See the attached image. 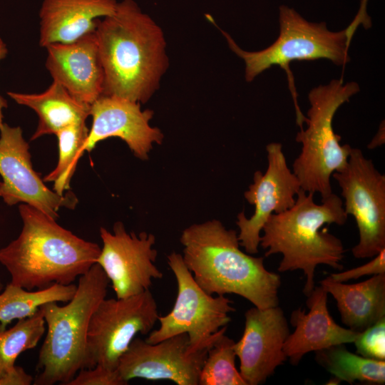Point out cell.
Here are the masks:
<instances>
[{"mask_svg":"<svg viewBox=\"0 0 385 385\" xmlns=\"http://www.w3.org/2000/svg\"><path fill=\"white\" fill-rule=\"evenodd\" d=\"M104 71L105 96L147 102L168 67L160 27L133 0L118 2L95 31Z\"/></svg>","mask_w":385,"mask_h":385,"instance_id":"6da1fadb","label":"cell"},{"mask_svg":"<svg viewBox=\"0 0 385 385\" xmlns=\"http://www.w3.org/2000/svg\"><path fill=\"white\" fill-rule=\"evenodd\" d=\"M180 242L185 265L207 293L235 294L260 309L278 306L280 276L266 269L263 257L240 249L235 230L213 220L185 229Z\"/></svg>","mask_w":385,"mask_h":385,"instance_id":"7a4b0ae2","label":"cell"},{"mask_svg":"<svg viewBox=\"0 0 385 385\" xmlns=\"http://www.w3.org/2000/svg\"><path fill=\"white\" fill-rule=\"evenodd\" d=\"M19 237L0 249V263L13 284L28 290L58 283L68 285L96 263L97 243L78 237L39 210L21 203Z\"/></svg>","mask_w":385,"mask_h":385,"instance_id":"3957f363","label":"cell"},{"mask_svg":"<svg viewBox=\"0 0 385 385\" xmlns=\"http://www.w3.org/2000/svg\"><path fill=\"white\" fill-rule=\"evenodd\" d=\"M314 193L300 189L294 204L280 213H273L267 219L260 236V245L265 256L280 253L282 259L277 268L279 272L300 270L306 282L303 289L307 297L314 288L315 269L326 265L342 270L345 250L340 239L322 227L324 225H343L348 217L342 200L332 193L314 200Z\"/></svg>","mask_w":385,"mask_h":385,"instance_id":"277c9868","label":"cell"},{"mask_svg":"<svg viewBox=\"0 0 385 385\" xmlns=\"http://www.w3.org/2000/svg\"><path fill=\"white\" fill-rule=\"evenodd\" d=\"M110 281L94 264L78 277L73 298L66 305L48 302L40 309L47 326L38 357L34 385H66L87 367L86 339L92 314L106 297Z\"/></svg>","mask_w":385,"mask_h":385,"instance_id":"5b68a950","label":"cell"},{"mask_svg":"<svg viewBox=\"0 0 385 385\" xmlns=\"http://www.w3.org/2000/svg\"><path fill=\"white\" fill-rule=\"evenodd\" d=\"M359 91L356 82L344 83L342 79H334L312 88L308 94L307 127L297 133L296 142L302 144V148L292 171L301 189L318 192L322 199L333 192L331 176L346 166L352 148L349 144H340L341 137L332 125L334 114Z\"/></svg>","mask_w":385,"mask_h":385,"instance_id":"8992f818","label":"cell"},{"mask_svg":"<svg viewBox=\"0 0 385 385\" xmlns=\"http://www.w3.org/2000/svg\"><path fill=\"white\" fill-rule=\"evenodd\" d=\"M279 11V36L263 50L244 51L229 34L222 31L231 50L243 59L247 82L272 66L278 65L289 71V63L294 61L325 58L339 66L350 61L348 48L354 32L350 25L344 30L332 31L324 22H309L287 6H281Z\"/></svg>","mask_w":385,"mask_h":385,"instance_id":"52a82bcc","label":"cell"},{"mask_svg":"<svg viewBox=\"0 0 385 385\" xmlns=\"http://www.w3.org/2000/svg\"><path fill=\"white\" fill-rule=\"evenodd\" d=\"M168 265L178 285L176 299L171 311L158 317V329L152 330L145 341L155 344L180 334H187L192 350L209 348L218 336L226 332L235 309L225 295L214 297L195 282L184 263L183 256L172 252Z\"/></svg>","mask_w":385,"mask_h":385,"instance_id":"ba28073f","label":"cell"},{"mask_svg":"<svg viewBox=\"0 0 385 385\" xmlns=\"http://www.w3.org/2000/svg\"><path fill=\"white\" fill-rule=\"evenodd\" d=\"M158 317L150 289L125 298L103 299L89 322L86 368L101 365L115 371L133 339L138 334H149Z\"/></svg>","mask_w":385,"mask_h":385,"instance_id":"9c48e42d","label":"cell"},{"mask_svg":"<svg viewBox=\"0 0 385 385\" xmlns=\"http://www.w3.org/2000/svg\"><path fill=\"white\" fill-rule=\"evenodd\" d=\"M342 190L344 211L354 217L359 242L356 258H372L385 248V175L359 148H351L346 166L332 175Z\"/></svg>","mask_w":385,"mask_h":385,"instance_id":"30bf717a","label":"cell"},{"mask_svg":"<svg viewBox=\"0 0 385 385\" xmlns=\"http://www.w3.org/2000/svg\"><path fill=\"white\" fill-rule=\"evenodd\" d=\"M29 144L20 127L3 123L0 128V197L8 205L24 203L56 220L61 207L73 210L78 199L72 192L50 190L32 167Z\"/></svg>","mask_w":385,"mask_h":385,"instance_id":"8fae6325","label":"cell"},{"mask_svg":"<svg viewBox=\"0 0 385 385\" xmlns=\"http://www.w3.org/2000/svg\"><path fill=\"white\" fill-rule=\"evenodd\" d=\"M103 242L96 263L111 284L116 298H125L150 289L153 279H161L163 272L155 262V236L145 232L128 233L121 222H117L111 233L100 228Z\"/></svg>","mask_w":385,"mask_h":385,"instance_id":"7c38bea8","label":"cell"},{"mask_svg":"<svg viewBox=\"0 0 385 385\" xmlns=\"http://www.w3.org/2000/svg\"><path fill=\"white\" fill-rule=\"evenodd\" d=\"M208 349L192 350L185 333L155 344L136 337L120 357L116 370L126 384L140 378L168 380L177 385H198Z\"/></svg>","mask_w":385,"mask_h":385,"instance_id":"4fadbf2b","label":"cell"},{"mask_svg":"<svg viewBox=\"0 0 385 385\" xmlns=\"http://www.w3.org/2000/svg\"><path fill=\"white\" fill-rule=\"evenodd\" d=\"M266 150L268 165L265 173L257 170L253 183L244 194L246 200L255 206V212L250 218L244 212L237 217L240 246L251 255L258 252L260 232L269 217L293 206L301 189L298 178L287 165L282 144L271 143Z\"/></svg>","mask_w":385,"mask_h":385,"instance_id":"5bb4252c","label":"cell"},{"mask_svg":"<svg viewBox=\"0 0 385 385\" xmlns=\"http://www.w3.org/2000/svg\"><path fill=\"white\" fill-rule=\"evenodd\" d=\"M245 319L243 334L234 348L247 385H258L287 359L283 347L289 334L288 322L279 306L254 307L245 313Z\"/></svg>","mask_w":385,"mask_h":385,"instance_id":"9a60e30c","label":"cell"},{"mask_svg":"<svg viewBox=\"0 0 385 385\" xmlns=\"http://www.w3.org/2000/svg\"><path fill=\"white\" fill-rule=\"evenodd\" d=\"M90 115L92 125L83 151L91 152L100 141L117 137L137 158L146 160L153 144L161 143L163 138L160 129L149 124L153 111H142L138 102L103 95L91 105Z\"/></svg>","mask_w":385,"mask_h":385,"instance_id":"2e32d148","label":"cell"},{"mask_svg":"<svg viewBox=\"0 0 385 385\" xmlns=\"http://www.w3.org/2000/svg\"><path fill=\"white\" fill-rule=\"evenodd\" d=\"M46 49V67L53 81L88 105L103 96L104 71L95 32L70 43L50 44Z\"/></svg>","mask_w":385,"mask_h":385,"instance_id":"e0dca14e","label":"cell"},{"mask_svg":"<svg viewBox=\"0 0 385 385\" xmlns=\"http://www.w3.org/2000/svg\"><path fill=\"white\" fill-rule=\"evenodd\" d=\"M327 296L328 293L321 285L314 287L307 296L309 311L306 312L299 308L291 314L290 322L295 329L288 335L283 349L293 365H297L310 351L354 343L359 334L335 322L328 310Z\"/></svg>","mask_w":385,"mask_h":385,"instance_id":"ac0fdd59","label":"cell"},{"mask_svg":"<svg viewBox=\"0 0 385 385\" xmlns=\"http://www.w3.org/2000/svg\"><path fill=\"white\" fill-rule=\"evenodd\" d=\"M116 0H43L39 44L70 43L95 32L98 21L113 14Z\"/></svg>","mask_w":385,"mask_h":385,"instance_id":"d6986e66","label":"cell"},{"mask_svg":"<svg viewBox=\"0 0 385 385\" xmlns=\"http://www.w3.org/2000/svg\"><path fill=\"white\" fill-rule=\"evenodd\" d=\"M320 285L336 300L342 322L349 329L361 332L385 318V274L355 284L337 282L329 276Z\"/></svg>","mask_w":385,"mask_h":385,"instance_id":"ffe728a7","label":"cell"},{"mask_svg":"<svg viewBox=\"0 0 385 385\" xmlns=\"http://www.w3.org/2000/svg\"><path fill=\"white\" fill-rule=\"evenodd\" d=\"M7 94L16 103L31 108L37 114L38 125L31 140L46 135H56L72 125L84 123L90 116L91 105L79 101L53 81L40 93L9 91Z\"/></svg>","mask_w":385,"mask_h":385,"instance_id":"44dd1931","label":"cell"},{"mask_svg":"<svg viewBox=\"0 0 385 385\" xmlns=\"http://www.w3.org/2000/svg\"><path fill=\"white\" fill-rule=\"evenodd\" d=\"M76 290L73 283L53 284L36 291L28 290L9 283L0 292V330H4L13 320L33 316L48 302H68Z\"/></svg>","mask_w":385,"mask_h":385,"instance_id":"7402d4cb","label":"cell"},{"mask_svg":"<svg viewBox=\"0 0 385 385\" xmlns=\"http://www.w3.org/2000/svg\"><path fill=\"white\" fill-rule=\"evenodd\" d=\"M315 360L334 376L335 384L341 381L353 384L358 381L368 384H384L385 361L364 357L349 351L344 344L315 351Z\"/></svg>","mask_w":385,"mask_h":385,"instance_id":"603a6c76","label":"cell"},{"mask_svg":"<svg viewBox=\"0 0 385 385\" xmlns=\"http://www.w3.org/2000/svg\"><path fill=\"white\" fill-rule=\"evenodd\" d=\"M45 331L40 308L33 316L18 320L10 329L0 330V378L12 370L21 353L36 347Z\"/></svg>","mask_w":385,"mask_h":385,"instance_id":"cb8c5ba5","label":"cell"},{"mask_svg":"<svg viewBox=\"0 0 385 385\" xmlns=\"http://www.w3.org/2000/svg\"><path fill=\"white\" fill-rule=\"evenodd\" d=\"M89 130L86 123L68 126L56 134L58 146V160L56 167L43 181L53 182V190L63 195L70 188V182L76 170L78 159L83 153V147Z\"/></svg>","mask_w":385,"mask_h":385,"instance_id":"d4e9b609","label":"cell"},{"mask_svg":"<svg viewBox=\"0 0 385 385\" xmlns=\"http://www.w3.org/2000/svg\"><path fill=\"white\" fill-rule=\"evenodd\" d=\"M221 333L209 347L198 385H247L235 366V342Z\"/></svg>","mask_w":385,"mask_h":385,"instance_id":"484cf974","label":"cell"},{"mask_svg":"<svg viewBox=\"0 0 385 385\" xmlns=\"http://www.w3.org/2000/svg\"><path fill=\"white\" fill-rule=\"evenodd\" d=\"M359 354L376 360L385 359V318L361 332L354 342Z\"/></svg>","mask_w":385,"mask_h":385,"instance_id":"4316f807","label":"cell"},{"mask_svg":"<svg viewBox=\"0 0 385 385\" xmlns=\"http://www.w3.org/2000/svg\"><path fill=\"white\" fill-rule=\"evenodd\" d=\"M117 370L101 365L81 369L66 385H125Z\"/></svg>","mask_w":385,"mask_h":385,"instance_id":"83f0119b","label":"cell"},{"mask_svg":"<svg viewBox=\"0 0 385 385\" xmlns=\"http://www.w3.org/2000/svg\"><path fill=\"white\" fill-rule=\"evenodd\" d=\"M369 262L339 273H334L329 277L334 281L344 282L356 279L366 275L385 274V248L382 249Z\"/></svg>","mask_w":385,"mask_h":385,"instance_id":"f1b7e54d","label":"cell"},{"mask_svg":"<svg viewBox=\"0 0 385 385\" xmlns=\"http://www.w3.org/2000/svg\"><path fill=\"white\" fill-rule=\"evenodd\" d=\"M34 378L19 366H15L9 373L0 378V385H31Z\"/></svg>","mask_w":385,"mask_h":385,"instance_id":"f546056e","label":"cell"},{"mask_svg":"<svg viewBox=\"0 0 385 385\" xmlns=\"http://www.w3.org/2000/svg\"><path fill=\"white\" fill-rule=\"evenodd\" d=\"M7 53H8V49H7L6 45L4 42L2 38L0 37V62L4 58H5V57L7 55ZM7 106L8 105H7L6 100L0 95V128H1L4 123H3L4 115H3L2 111L4 108H7Z\"/></svg>","mask_w":385,"mask_h":385,"instance_id":"4dcf8cb0","label":"cell"},{"mask_svg":"<svg viewBox=\"0 0 385 385\" xmlns=\"http://www.w3.org/2000/svg\"><path fill=\"white\" fill-rule=\"evenodd\" d=\"M384 143V123L381 124L380 128L372 140L369 143L367 148L369 149H374L377 147L382 145Z\"/></svg>","mask_w":385,"mask_h":385,"instance_id":"1f68e13d","label":"cell"},{"mask_svg":"<svg viewBox=\"0 0 385 385\" xmlns=\"http://www.w3.org/2000/svg\"><path fill=\"white\" fill-rule=\"evenodd\" d=\"M4 287L1 281L0 280V292L4 289Z\"/></svg>","mask_w":385,"mask_h":385,"instance_id":"d6a6232c","label":"cell"}]
</instances>
